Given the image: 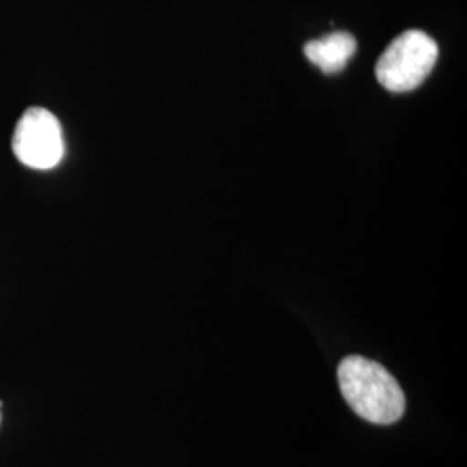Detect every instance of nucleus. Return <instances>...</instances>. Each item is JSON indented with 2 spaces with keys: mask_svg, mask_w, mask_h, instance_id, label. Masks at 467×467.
Instances as JSON below:
<instances>
[{
  "mask_svg": "<svg viewBox=\"0 0 467 467\" xmlns=\"http://www.w3.org/2000/svg\"><path fill=\"white\" fill-rule=\"evenodd\" d=\"M438 46L420 30L399 35L376 63V77L389 92H410L433 71Z\"/></svg>",
  "mask_w": 467,
  "mask_h": 467,
  "instance_id": "2",
  "label": "nucleus"
},
{
  "mask_svg": "<svg viewBox=\"0 0 467 467\" xmlns=\"http://www.w3.org/2000/svg\"><path fill=\"white\" fill-rule=\"evenodd\" d=\"M13 152L25 167L50 170L65 156L59 119L44 108H30L19 118L13 135Z\"/></svg>",
  "mask_w": 467,
  "mask_h": 467,
  "instance_id": "3",
  "label": "nucleus"
},
{
  "mask_svg": "<svg viewBox=\"0 0 467 467\" xmlns=\"http://www.w3.org/2000/svg\"><path fill=\"white\" fill-rule=\"evenodd\" d=\"M0 407H2V401H0Z\"/></svg>",
  "mask_w": 467,
  "mask_h": 467,
  "instance_id": "5",
  "label": "nucleus"
},
{
  "mask_svg": "<svg viewBox=\"0 0 467 467\" xmlns=\"http://www.w3.org/2000/svg\"><path fill=\"white\" fill-rule=\"evenodd\" d=\"M357 50V40L347 32H334L324 38L310 40L305 46V56L312 65L327 73L336 75L350 63Z\"/></svg>",
  "mask_w": 467,
  "mask_h": 467,
  "instance_id": "4",
  "label": "nucleus"
},
{
  "mask_svg": "<svg viewBox=\"0 0 467 467\" xmlns=\"http://www.w3.org/2000/svg\"><path fill=\"white\" fill-rule=\"evenodd\" d=\"M339 389L360 418L374 424H393L403 416L405 395L386 368L360 355L345 357L337 368Z\"/></svg>",
  "mask_w": 467,
  "mask_h": 467,
  "instance_id": "1",
  "label": "nucleus"
}]
</instances>
